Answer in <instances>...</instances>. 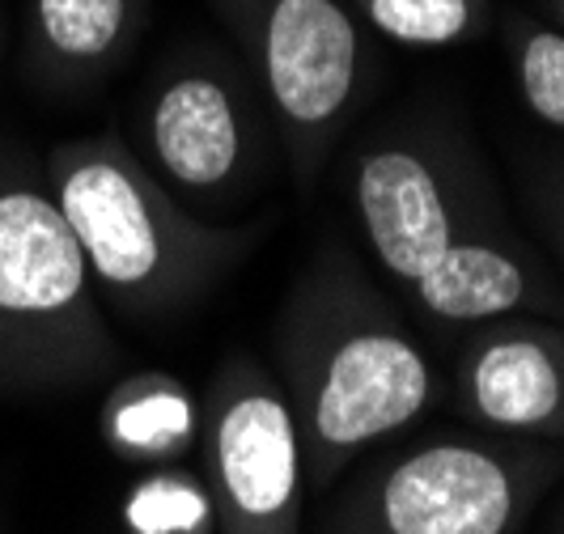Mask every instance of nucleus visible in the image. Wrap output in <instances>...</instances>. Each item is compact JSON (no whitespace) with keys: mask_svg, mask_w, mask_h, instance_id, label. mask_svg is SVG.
Here are the masks:
<instances>
[{"mask_svg":"<svg viewBox=\"0 0 564 534\" xmlns=\"http://www.w3.org/2000/svg\"><path fill=\"white\" fill-rule=\"evenodd\" d=\"M348 199L369 259L429 323L471 331L543 297L471 144L446 128H391L366 141L348 162Z\"/></svg>","mask_w":564,"mask_h":534,"instance_id":"1","label":"nucleus"},{"mask_svg":"<svg viewBox=\"0 0 564 534\" xmlns=\"http://www.w3.org/2000/svg\"><path fill=\"white\" fill-rule=\"evenodd\" d=\"M272 339L311 492H332L361 454L437 403V369L421 339L339 238H327L284 293Z\"/></svg>","mask_w":564,"mask_h":534,"instance_id":"2","label":"nucleus"},{"mask_svg":"<svg viewBox=\"0 0 564 534\" xmlns=\"http://www.w3.org/2000/svg\"><path fill=\"white\" fill-rule=\"evenodd\" d=\"M43 178L89 263L98 297L132 327H166L192 314L263 233L259 221H199L115 128L52 144Z\"/></svg>","mask_w":564,"mask_h":534,"instance_id":"3","label":"nucleus"},{"mask_svg":"<svg viewBox=\"0 0 564 534\" xmlns=\"http://www.w3.org/2000/svg\"><path fill=\"white\" fill-rule=\"evenodd\" d=\"M119 361L98 284L43 162L0 141V399L82 394L115 378Z\"/></svg>","mask_w":564,"mask_h":534,"instance_id":"4","label":"nucleus"},{"mask_svg":"<svg viewBox=\"0 0 564 534\" xmlns=\"http://www.w3.org/2000/svg\"><path fill=\"white\" fill-rule=\"evenodd\" d=\"M132 149L187 212L234 226L226 217L268 192L281 141L247 64L213 43H183L144 81Z\"/></svg>","mask_w":564,"mask_h":534,"instance_id":"5","label":"nucleus"},{"mask_svg":"<svg viewBox=\"0 0 564 534\" xmlns=\"http://www.w3.org/2000/svg\"><path fill=\"white\" fill-rule=\"evenodd\" d=\"M561 467L518 437H424L339 479L318 534H518Z\"/></svg>","mask_w":564,"mask_h":534,"instance_id":"6","label":"nucleus"},{"mask_svg":"<svg viewBox=\"0 0 564 534\" xmlns=\"http://www.w3.org/2000/svg\"><path fill=\"white\" fill-rule=\"evenodd\" d=\"M254 77L293 183L311 196L366 89V26L348 0H213Z\"/></svg>","mask_w":564,"mask_h":534,"instance_id":"7","label":"nucleus"},{"mask_svg":"<svg viewBox=\"0 0 564 534\" xmlns=\"http://www.w3.org/2000/svg\"><path fill=\"white\" fill-rule=\"evenodd\" d=\"M199 458L217 534H302V437L276 373L251 352H229L204 386Z\"/></svg>","mask_w":564,"mask_h":534,"instance_id":"8","label":"nucleus"},{"mask_svg":"<svg viewBox=\"0 0 564 534\" xmlns=\"http://www.w3.org/2000/svg\"><path fill=\"white\" fill-rule=\"evenodd\" d=\"M451 407L501 437L564 433V336L539 323H484L458 352Z\"/></svg>","mask_w":564,"mask_h":534,"instance_id":"9","label":"nucleus"},{"mask_svg":"<svg viewBox=\"0 0 564 534\" xmlns=\"http://www.w3.org/2000/svg\"><path fill=\"white\" fill-rule=\"evenodd\" d=\"M149 0H26L22 59L43 94H89L137 47Z\"/></svg>","mask_w":564,"mask_h":534,"instance_id":"10","label":"nucleus"},{"mask_svg":"<svg viewBox=\"0 0 564 534\" xmlns=\"http://www.w3.org/2000/svg\"><path fill=\"white\" fill-rule=\"evenodd\" d=\"M98 437L128 467H166L199 450V399L166 369L115 373L98 403Z\"/></svg>","mask_w":564,"mask_h":534,"instance_id":"11","label":"nucleus"},{"mask_svg":"<svg viewBox=\"0 0 564 534\" xmlns=\"http://www.w3.org/2000/svg\"><path fill=\"white\" fill-rule=\"evenodd\" d=\"M123 534H217V509L204 471L166 462L144 467L119 501Z\"/></svg>","mask_w":564,"mask_h":534,"instance_id":"12","label":"nucleus"},{"mask_svg":"<svg viewBox=\"0 0 564 534\" xmlns=\"http://www.w3.org/2000/svg\"><path fill=\"white\" fill-rule=\"evenodd\" d=\"M361 26L399 47H458L480 39L492 22V0H348Z\"/></svg>","mask_w":564,"mask_h":534,"instance_id":"13","label":"nucleus"},{"mask_svg":"<svg viewBox=\"0 0 564 534\" xmlns=\"http://www.w3.org/2000/svg\"><path fill=\"white\" fill-rule=\"evenodd\" d=\"M506 43L527 111L564 132V30L547 26L522 9H509Z\"/></svg>","mask_w":564,"mask_h":534,"instance_id":"14","label":"nucleus"},{"mask_svg":"<svg viewBox=\"0 0 564 534\" xmlns=\"http://www.w3.org/2000/svg\"><path fill=\"white\" fill-rule=\"evenodd\" d=\"M543 534H564V505L547 517V526H543Z\"/></svg>","mask_w":564,"mask_h":534,"instance_id":"15","label":"nucleus"},{"mask_svg":"<svg viewBox=\"0 0 564 534\" xmlns=\"http://www.w3.org/2000/svg\"><path fill=\"white\" fill-rule=\"evenodd\" d=\"M552 4V18H556V26L564 30V0H547Z\"/></svg>","mask_w":564,"mask_h":534,"instance_id":"16","label":"nucleus"},{"mask_svg":"<svg viewBox=\"0 0 564 534\" xmlns=\"http://www.w3.org/2000/svg\"><path fill=\"white\" fill-rule=\"evenodd\" d=\"M0 56H4V13H0Z\"/></svg>","mask_w":564,"mask_h":534,"instance_id":"17","label":"nucleus"}]
</instances>
